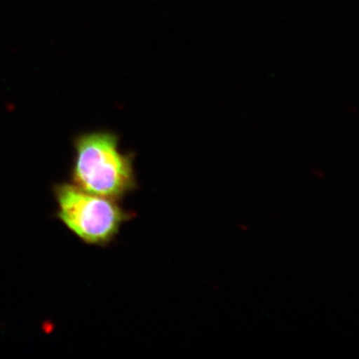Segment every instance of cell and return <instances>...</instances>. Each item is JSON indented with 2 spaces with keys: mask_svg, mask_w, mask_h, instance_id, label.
<instances>
[{
  "mask_svg": "<svg viewBox=\"0 0 359 359\" xmlns=\"http://www.w3.org/2000/svg\"><path fill=\"white\" fill-rule=\"evenodd\" d=\"M74 147L71 177L80 189L119 201L138 187L133 156L120 151L115 134L80 135L75 138Z\"/></svg>",
  "mask_w": 359,
  "mask_h": 359,
  "instance_id": "1",
  "label": "cell"
},
{
  "mask_svg": "<svg viewBox=\"0 0 359 359\" xmlns=\"http://www.w3.org/2000/svg\"><path fill=\"white\" fill-rule=\"evenodd\" d=\"M57 204L56 217L83 243L107 246L118 236L123 224L134 213L118 201L80 189L73 183L53 187Z\"/></svg>",
  "mask_w": 359,
  "mask_h": 359,
  "instance_id": "2",
  "label": "cell"
}]
</instances>
